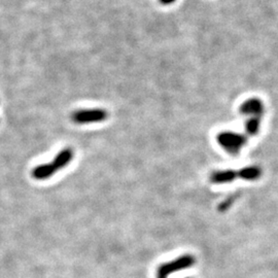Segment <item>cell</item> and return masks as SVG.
I'll list each match as a JSON object with an SVG mask.
<instances>
[{"instance_id":"52a82bcc","label":"cell","mask_w":278,"mask_h":278,"mask_svg":"<svg viewBox=\"0 0 278 278\" xmlns=\"http://www.w3.org/2000/svg\"><path fill=\"white\" fill-rule=\"evenodd\" d=\"M73 158H74V151L72 149H64L57 154L52 164L57 170L63 169L71 163Z\"/></svg>"},{"instance_id":"8992f818","label":"cell","mask_w":278,"mask_h":278,"mask_svg":"<svg viewBox=\"0 0 278 278\" xmlns=\"http://www.w3.org/2000/svg\"><path fill=\"white\" fill-rule=\"evenodd\" d=\"M237 174H238V177L243 180L256 181L261 178L263 174V170L259 166L251 165V166H245L241 168L239 171H237Z\"/></svg>"},{"instance_id":"30bf717a","label":"cell","mask_w":278,"mask_h":278,"mask_svg":"<svg viewBox=\"0 0 278 278\" xmlns=\"http://www.w3.org/2000/svg\"><path fill=\"white\" fill-rule=\"evenodd\" d=\"M233 201H234V199L232 198V197L228 198L226 201H224L223 203H221V204L219 205V211H220L221 213L226 212V211L228 210V208L232 205V203H233Z\"/></svg>"},{"instance_id":"7c38bea8","label":"cell","mask_w":278,"mask_h":278,"mask_svg":"<svg viewBox=\"0 0 278 278\" xmlns=\"http://www.w3.org/2000/svg\"><path fill=\"white\" fill-rule=\"evenodd\" d=\"M188 278H190V277H188Z\"/></svg>"},{"instance_id":"7a4b0ae2","label":"cell","mask_w":278,"mask_h":278,"mask_svg":"<svg viewBox=\"0 0 278 278\" xmlns=\"http://www.w3.org/2000/svg\"><path fill=\"white\" fill-rule=\"evenodd\" d=\"M195 257L191 256V254H184V256H181L176 260L159 266L157 270V278H168L171 273L188 269L195 265Z\"/></svg>"},{"instance_id":"8fae6325","label":"cell","mask_w":278,"mask_h":278,"mask_svg":"<svg viewBox=\"0 0 278 278\" xmlns=\"http://www.w3.org/2000/svg\"><path fill=\"white\" fill-rule=\"evenodd\" d=\"M160 2L162 4H164V5H171V4H173L175 2V0H160Z\"/></svg>"},{"instance_id":"ba28073f","label":"cell","mask_w":278,"mask_h":278,"mask_svg":"<svg viewBox=\"0 0 278 278\" xmlns=\"http://www.w3.org/2000/svg\"><path fill=\"white\" fill-rule=\"evenodd\" d=\"M57 169L54 167L52 163L49 164H41L39 166H36L32 170V176L35 179L38 180H43V179H48L51 176H53L56 173Z\"/></svg>"},{"instance_id":"6da1fadb","label":"cell","mask_w":278,"mask_h":278,"mask_svg":"<svg viewBox=\"0 0 278 278\" xmlns=\"http://www.w3.org/2000/svg\"><path fill=\"white\" fill-rule=\"evenodd\" d=\"M217 142L229 155L237 156L247 144V136L232 131H223L217 135Z\"/></svg>"},{"instance_id":"5b68a950","label":"cell","mask_w":278,"mask_h":278,"mask_svg":"<svg viewBox=\"0 0 278 278\" xmlns=\"http://www.w3.org/2000/svg\"><path fill=\"white\" fill-rule=\"evenodd\" d=\"M238 177L237 171L233 169H226V170H218L212 173L211 181L215 184H224L234 181Z\"/></svg>"},{"instance_id":"9c48e42d","label":"cell","mask_w":278,"mask_h":278,"mask_svg":"<svg viewBox=\"0 0 278 278\" xmlns=\"http://www.w3.org/2000/svg\"><path fill=\"white\" fill-rule=\"evenodd\" d=\"M262 120L259 117H250L245 122V132L247 136H256L260 133Z\"/></svg>"},{"instance_id":"3957f363","label":"cell","mask_w":278,"mask_h":278,"mask_svg":"<svg viewBox=\"0 0 278 278\" xmlns=\"http://www.w3.org/2000/svg\"><path fill=\"white\" fill-rule=\"evenodd\" d=\"M108 113L105 109H81L77 110L72 114V120L76 124H91L99 123L107 119Z\"/></svg>"},{"instance_id":"277c9868","label":"cell","mask_w":278,"mask_h":278,"mask_svg":"<svg viewBox=\"0 0 278 278\" xmlns=\"http://www.w3.org/2000/svg\"><path fill=\"white\" fill-rule=\"evenodd\" d=\"M240 114L247 115V117H259L262 118V115L265 112L264 102L259 98H249L246 99L239 107Z\"/></svg>"}]
</instances>
